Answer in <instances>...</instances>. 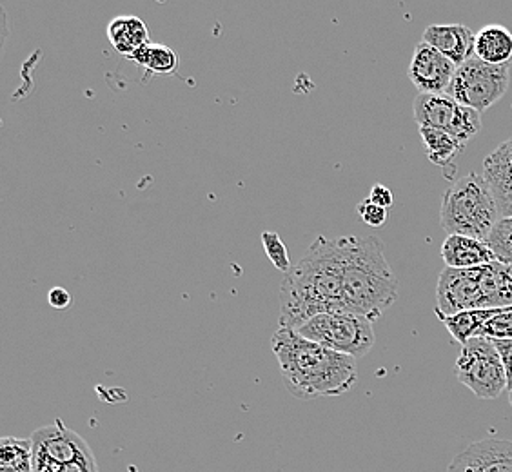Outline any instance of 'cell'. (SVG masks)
<instances>
[{"label": "cell", "instance_id": "2", "mask_svg": "<svg viewBox=\"0 0 512 472\" xmlns=\"http://www.w3.org/2000/svg\"><path fill=\"white\" fill-rule=\"evenodd\" d=\"M271 347L287 391L295 398L342 396L358 382L356 358L311 342L295 329L278 327L271 338Z\"/></svg>", "mask_w": 512, "mask_h": 472}, {"label": "cell", "instance_id": "16", "mask_svg": "<svg viewBox=\"0 0 512 472\" xmlns=\"http://www.w3.org/2000/svg\"><path fill=\"white\" fill-rule=\"evenodd\" d=\"M108 39L120 55L131 57L133 53L149 44L148 26L135 15H122L109 22Z\"/></svg>", "mask_w": 512, "mask_h": 472}, {"label": "cell", "instance_id": "8", "mask_svg": "<svg viewBox=\"0 0 512 472\" xmlns=\"http://www.w3.org/2000/svg\"><path fill=\"white\" fill-rule=\"evenodd\" d=\"M511 64L494 66L483 60L471 57L456 68L447 95L462 106L473 108L478 113L494 106L509 89Z\"/></svg>", "mask_w": 512, "mask_h": 472}, {"label": "cell", "instance_id": "21", "mask_svg": "<svg viewBox=\"0 0 512 472\" xmlns=\"http://www.w3.org/2000/svg\"><path fill=\"white\" fill-rule=\"evenodd\" d=\"M487 244L493 249L496 260L512 266V217H502L494 226Z\"/></svg>", "mask_w": 512, "mask_h": 472}, {"label": "cell", "instance_id": "4", "mask_svg": "<svg viewBox=\"0 0 512 472\" xmlns=\"http://www.w3.org/2000/svg\"><path fill=\"white\" fill-rule=\"evenodd\" d=\"M512 305V266L493 262L473 269L445 267L436 286L438 318Z\"/></svg>", "mask_w": 512, "mask_h": 472}, {"label": "cell", "instance_id": "6", "mask_svg": "<svg viewBox=\"0 0 512 472\" xmlns=\"http://www.w3.org/2000/svg\"><path fill=\"white\" fill-rule=\"evenodd\" d=\"M298 335L336 353L362 358L375 345L373 322L351 313H324L296 329Z\"/></svg>", "mask_w": 512, "mask_h": 472}, {"label": "cell", "instance_id": "3", "mask_svg": "<svg viewBox=\"0 0 512 472\" xmlns=\"http://www.w3.org/2000/svg\"><path fill=\"white\" fill-rule=\"evenodd\" d=\"M344 247L342 302L345 313L375 322L398 298V280L376 236H340Z\"/></svg>", "mask_w": 512, "mask_h": 472}, {"label": "cell", "instance_id": "10", "mask_svg": "<svg viewBox=\"0 0 512 472\" xmlns=\"http://www.w3.org/2000/svg\"><path fill=\"white\" fill-rule=\"evenodd\" d=\"M456 66L451 60L434 50L433 46L420 42L414 48L409 64V79L414 88L427 95H442L451 86Z\"/></svg>", "mask_w": 512, "mask_h": 472}, {"label": "cell", "instance_id": "25", "mask_svg": "<svg viewBox=\"0 0 512 472\" xmlns=\"http://www.w3.org/2000/svg\"><path fill=\"white\" fill-rule=\"evenodd\" d=\"M507 374V391H512V340H493Z\"/></svg>", "mask_w": 512, "mask_h": 472}, {"label": "cell", "instance_id": "24", "mask_svg": "<svg viewBox=\"0 0 512 472\" xmlns=\"http://www.w3.org/2000/svg\"><path fill=\"white\" fill-rule=\"evenodd\" d=\"M356 211H358L360 220H362L364 224H367V226H384L385 220H387V209H385V207L376 206L369 198L362 200V202L358 204V207H356Z\"/></svg>", "mask_w": 512, "mask_h": 472}, {"label": "cell", "instance_id": "12", "mask_svg": "<svg viewBox=\"0 0 512 472\" xmlns=\"http://www.w3.org/2000/svg\"><path fill=\"white\" fill-rule=\"evenodd\" d=\"M422 42L440 51L458 68L473 57L476 35L463 24H433L425 28Z\"/></svg>", "mask_w": 512, "mask_h": 472}, {"label": "cell", "instance_id": "23", "mask_svg": "<svg viewBox=\"0 0 512 472\" xmlns=\"http://www.w3.org/2000/svg\"><path fill=\"white\" fill-rule=\"evenodd\" d=\"M480 336L491 338V340H512V305L503 307L498 315H494L485 324Z\"/></svg>", "mask_w": 512, "mask_h": 472}, {"label": "cell", "instance_id": "19", "mask_svg": "<svg viewBox=\"0 0 512 472\" xmlns=\"http://www.w3.org/2000/svg\"><path fill=\"white\" fill-rule=\"evenodd\" d=\"M129 59L146 69L151 75H173L178 69L177 51L164 44L149 42Z\"/></svg>", "mask_w": 512, "mask_h": 472}, {"label": "cell", "instance_id": "5", "mask_svg": "<svg viewBox=\"0 0 512 472\" xmlns=\"http://www.w3.org/2000/svg\"><path fill=\"white\" fill-rule=\"evenodd\" d=\"M500 218L493 189L483 175L469 173L445 191L440 224L449 235L487 240Z\"/></svg>", "mask_w": 512, "mask_h": 472}, {"label": "cell", "instance_id": "9", "mask_svg": "<svg viewBox=\"0 0 512 472\" xmlns=\"http://www.w3.org/2000/svg\"><path fill=\"white\" fill-rule=\"evenodd\" d=\"M414 120L420 128L442 129L467 144L482 131V113L462 106L447 93H418L413 104Z\"/></svg>", "mask_w": 512, "mask_h": 472}, {"label": "cell", "instance_id": "17", "mask_svg": "<svg viewBox=\"0 0 512 472\" xmlns=\"http://www.w3.org/2000/svg\"><path fill=\"white\" fill-rule=\"evenodd\" d=\"M420 137L424 142L427 158L433 162L434 166L453 168L454 158L463 149V144L458 138H454L447 131L434 128H420Z\"/></svg>", "mask_w": 512, "mask_h": 472}, {"label": "cell", "instance_id": "13", "mask_svg": "<svg viewBox=\"0 0 512 472\" xmlns=\"http://www.w3.org/2000/svg\"><path fill=\"white\" fill-rule=\"evenodd\" d=\"M483 177L493 189L500 217H512V137L483 160Z\"/></svg>", "mask_w": 512, "mask_h": 472}, {"label": "cell", "instance_id": "18", "mask_svg": "<svg viewBox=\"0 0 512 472\" xmlns=\"http://www.w3.org/2000/svg\"><path fill=\"white\" fill-rule=\"evenodd\" d=\"M503 307H494V309H474V311H463L454 316H444L440 318L444 322L445 327L449 329V333L456 342L467 344L471 338H476L482 333L485 324L498 315Z\"/></svg>", "mask_w": 512, "mask_h": 472}, {"label": "cell", "instance_id": "15", "mask_svg": "<svg viewBox=\"0 0 512 472\" xmlns=\"http://www.w3.org/2000/svg\"><path fill=\"white\" fill-rule=\"evenodd\" d=\"M474 57L494 66H507L512 60V33L505 26L491 24L476 35Z\"/></svg>", "mask_w": 512, "mask_h": 472}, {"label": "cell", "instance_id": "22", "mask_svg": "<svg viewBox=\"0 0 512 472\" xmlns=\"http://www.w3.org/2000/svg\"><path fill=\"white\" fill-rule=\"evenodd\" d=\"M262 246L266 249V255L269 256V260H271V264L278 269V271H282V273H289L291 271V258H289V253H287V247L284 242H282V238L275 231H266V233H262Z\"/></svg>", "mask_w": 512, "mask_h": 472}, {"label": "cell", "instance_id": "20", "mask_svg": "<svg viewBox=\"0 0 512 472\" xmlns=\"http://www.w3.org/2000/svg\"><path fill=\"white\" fill-rule=\"evenodd\" d=\"M0 472H35L30 438H4L0 442Z\"/></svg>", "mask_w": 512, "mask_h": 472}, {"label": "cell", "instance_id": "1", "mask_svg": "<svg viewBox=\"0 0 512 472\" xmlns=\"http://www.w3.org/2000/svg\"><path fill=\"white\" fill-rule=\"evenodd\" d=\"M344 247L340 238L318 236L280 287V327L300 329L324 313H345Z\"/></svg>", "mask_w": 512, "mask_h": 472}, {"label": "cell", "instance_id": "14", "mask_svg": "<svg viewBox=\"0 0 512 472\" xmlns=\"http://www.w3.org/2000/svg\"><path fill=\"white\" fill-rule=\"evenodd\" d=\"M442 258L445 266L453 269H473L496 262L487 240L462 235H447L442 244Z\"/></svg>", "mask_w": 512, "mask_h": 472}, {"label": "cell", "instance_id": "28", "mask_svg": "<svg viewBox=\"0 0 512 472\" xmlns=\"http://www.w3.org/2000/svg\"><path fill=\"white\" fill-rule=\"evenodd\" d=\"M509 402H511L512 405V391H509Z\"/></svg>", "mask_w": 512, "mask_h": 472}, {"label": "cell", "instance_id": "11", "mask_svg": "<svg viewBox=\"0 0 512 472\" xmlns=\"http://www.w3.org/2000/svg\"><path fill=\"white\" fill-rule=\"evenodd\" d=\"M447 472H512V440L474 442L454 458Z\"/></svg>", "mask_w": 512, "mask_h": 472}, {"label": "cell", "instance_id": "26", "mask_svg": "<svg viewBox=\"0 0 512 472\" xmlns=\"http://www.w3.org/2000/svg\"><path fill=\"white\" fill-rule=\"evenodd\" d=\"M369 200L376 204V206L389 209V207L393 206L394 202L393 191L389 187L382 186V184H376L371 189V193H369Z\"/></svg>", "mask_w": 512, "mask_h": 472}, {"label": "cell", "instance_id": "7", "mask_svg": "<svg viewBox=\"0 0 512 472\" xmlns=\"http://www.w3.org/2000/svg\"><path fill=\"white\" fill-rule=\"evenodd\" d=\"M454 367L458 380L480 400H496L507 391V374L491 338L476 336L463 344Z\"/></svg>", "mask_w": 512, "mask_h": 472}, {"label": "cell", "instance_id": "27", "mask_svg": "<svg viewBox=\"0 0 512 472\" xmlns=\"http://www.w3.org/2000/svg\"><path fill=\"white\" fill-rule=\"evenodd\" d=\"M48 302L53 309H68L71 304V295L64 287H53L48 295Z\"/></svg>", "mask_w": 512, "mask_h": 472}]
</instances>
